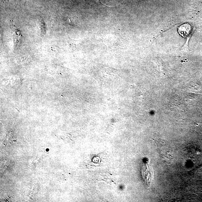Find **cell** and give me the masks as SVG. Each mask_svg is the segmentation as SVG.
Wrapping results in <instances>:
<instances>
[{
    "label": "cell",
    "instance_id": "6da1fadb",
    "mask_svg": "<svg viewBox=\"0 0 202 202\" xmlns=\"http://www.w3.org/2000/svg\"><path fill=\"white\" fill-rule=\"evenodd\" d=\"M142 174L146 183L148 185H150L152 181L153 174L152 168L147 164H145L142 165Z\"/></svg>",
    "mask_w": 202,
    "mask_h": 202
},
{
    "label": "cell",
    "instance_id": "7a4b0ae2",
    "mask_svg": "<svg viewBox=\"0 0 202 202\" xmlns=\"http://www.w3.org/2000/svg\"><path fill=\"white\" fill-rule=\"evenodd\" d=\"M12 30L13 32V36L15 44L17 45L20 43L21 37H22L20 31L18 29L17 27L14 26L12 27Z\"/></svg>",
    "mask_w": 202,
    "mask_h": 202
}]
</instances>
